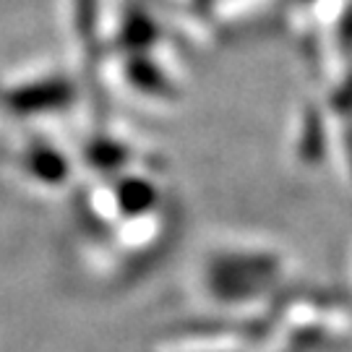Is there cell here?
<instances>
[{
    "label": "cell",
    "mask_w": 352,
    "mask_h": 352,
    "mask_svg": "<svg viewBox=\"0 0 352 352\" xmlns=\"http://www.w3.org/2000/svg\"><path fill=\"white\" fill-rule=\"evenodd\" d=\"M209 269V289L222 300L261 292L277 279V261L269 253H219Z\"/></svg>",
    "instance_id": "6da1fadb"
},
{
    "label": "cell",
    "mask_w": 352,
    "mask_h": 352,
    "mask_svg": "<svg viewBox=\"0 0 352 352\" xmlns=\"http://www.w3.org/2000/svg\"><path fill=\"white\" fill-rule=\"evenodd\" d=\"M74 29L78 52L91 55V47L100 42L97 37V0H74Z\"/></svg>",
    "instance_id": "7a4b0ae2"
}]
</instances>
